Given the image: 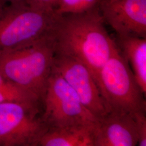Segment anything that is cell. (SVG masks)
Instances as JSON below:
<instances>
[{"label": "cell", "mask_w": 146, "mask_h": 146, "mask_svg": "<svg viewBox=\"0 0 146 146\" xmlns=\"http://www.w3.org/2000/svg\"><path fill=\"white\" fill-rule=\"evenodd\" d=\"M104 23L98 6L82 13L58 15L52 34L55 54L82 63L96 83L101 69L117 47Z\"/></svg>", "instance_id": "obj_1"}, {"label": "cell", "mask_w": 146, "mask_h": 146, "mask_svg": "<svg viewBox=\"0 0 146 146\" xmlns=\"http://www.w3.org/2000/svg\"><path fill=\"white\" fill-rule=\"evenodd\" d=\"M55 54L52 35L26 47L0 52V74L42 103Z\"/></svg>", "instance_id": "obj_2"}, {"label": "cell", "mask_w": 146, "mask_h": 146, "mask_svg": "<svg viewBox=\"0 0 146 146\" xmlns=\"http://www.w3.org/2000/svg\"><path fill=\"white\" fill-rule=\"evenodd\" d=\"M54 9L28 5L26 1L0 14V52L26 47L50 36L58 19Z\"/></svg>", "instance_id": "obj_3"}, {"label": "cell", "mask_w": 146, "mask_h": 146, "mask_svg": "<svg viewBox=\"0 0 146 146\" xmlns=\"http://www.w3.org/2000/svg\"><path fill=\"white\" fill-rule=\"evenodd\" d=\"M97 84L107 112H146L145 95L117 45L101 69Z\"/></svg>", "instance_id": "obj_4"}, {"label": "cell", "mask_w": 146, "mask_h": 146, "mask_svg": "<svg viewBox=\"0 0 146 146\" xmlns=\"http://www.w3.org/2000/svg\"><path fill=\"white\" fill-rule=\"evenodd\" d=\"M42 117L47 128L95 123L99 120L53 67L42 99Z\"/></svg>", "instance_id": "obj_5"}, {"label": "cell", "mask_w": 146, "mask_h": 146, "mask_svg": "<svg viewBox=\"0 0 146 146\" xmlns=\"http://www.w3.org/2000/svg\"><path fill=\"white\" fill-rule=\"evenodd\" d=\"M47 129L41 107L16 101L0 103V146H36Z\"/></svg>", "instance_id": "obj_6"}, {"label": "cell", "mask_w": 146, "mask_h": 146, "mask_svg": "<svg viewBox=\"0 0 146 146\" xmlns=\"http://www.w3.org/2000/svg\"><path fill=\"white\" fill-rule=\"evenodd\" d=\"M52 67L74 90L84 106L98 120L108 113L99 87L86 66L72 58L55 54Z\"/></svg>", "instance_id": "obj_7"}, {"label": "cell", "mask_w": 146, "mask_h": 146, "mask_svg": "<svg viewBox=\"0 0 146 146\" xmlns=\"http://www.w3.org/2000/svg\"><path fill=\"white\" fill-rule=\"evenodd\" d=\"M98 7L117 36L146 38V0H99Z\"/></svg>", "instance_id": "obj_8"}, {"label": "cell", "mask_w": 146, "mask_h": 146, "mask_svg": "<svg viewBox=\"0 0 146 146\" xmlns=\"http://www.w3.org/2000/svg\"><path fill=\"white\" fill-rule=\"evenodd\" d=\"M139 137L134 115L108 112L98 120L94 146H137Z\"/></svg>", "instance_id": "obj_9"}, {"label": "cell", "mask_w": 146, "mask_h": 146, "mask_svg": "<svg viewBox=\"0 0 146 146\" xmlns=\"http://www.w3.org/2000/svg\"><path fill=\"white\" fill-rule=\"evenodd\" d=\"M97 123L47 128L36 146H94Z\"/></svg>", "instance_id": "obj_10"}, {"label": "cell", "mask_w": 146, "mask_h": 146, "mask_svg": "<svg viewBox=\"0 0 146 146\" xmlns=\"http://www.w3.org/2000/svg\"><path fill=\"white\" fill-rule=\"evenodd\" d=\"M143 93L146 94V38L117 36L116 41Z\"/></svg>", "instance_id": "obj_11"}, {"label": "cell", "mask_w": 146, "mask_h": 146, "mask_svg": "<svg viewBox=\"0 0 146 146\" xmlns=\"http://www.w3.org/2000/svg\"><path fill=\"white\" fill-rule=\"evenodd\" d=\"M16 101L42 108V103L35 95L20 88L0 74V103Z\"/></svg>", "instance_id": "obj_12"}, {"label": "cell", "mask_w": 146, "mask_h": 146, "mask_svg": "<svg viewBox=\"0 0 146 146\" xmlns=\"http://www.w3.org/2000/svg\"><path fill=\"white\" fill-rule=\"evenodd\" d=\"M99 0H57L54 11L58 15L80 14L98 6Z\"/></svg>", "instance_id": "obj_13"}, {"label": "cell", "mask_w": 146, "mask_h": 146, "mask_svg": "<svg viewBox=\"0 0 146 146\" xmlns=\"http://www.w3.org/2000/svg\"><path fill=\"white\" fill-rule=\"evenodd\" d=\"M139 137L137 146H146V112L139 111L134 114Z\"/></svg>", "instance_id": "obj_14"}, {"label": "cell", "mask_w": 146, "mask_h": 146, "mask_svg": "<svg viewBox=\"0 0 146 146\" xmlns=\"http://www.w3.org/2000/svg\"><path fill=\"white\" fill-rule=\"evenodd\" d=\"M29 5L45 9H54V0H26Z\"/></svg>", "instance_id": "obj_15"}, {"label": "cell", "mask_w": 146, "mask_h": 146, "mask_svg": "<svg viewBox=\"0 0 146 146\" xmlns=\"http://www.w3.org/2000/svg\"><path fill=\"white\" fill-rule=\"evenodd\" d=\"M7 1H9L11 3V4H16V3L23 2L25 1L26 0H7Z\"/></svg>", "instance_id": "obj_16"}, {"label": "cell", "mask_w": 146, "mask_h": 146, "mask_svg": "<svg viewBox=\"0 0 146 146\" xmlns=\"http://www.w3.org/2000/svg\"><path fill=\"white\" fill-rule=\"evenodd\" d=\"M5 0H0V6L2 4V3L5 1Z\"/></svg>", "instance_id": "obj_17"}, {"label": "cell", "mask_w": 146, "mask_h": 146, "mask_svg": "<svg viewBox=\"0 0 146 146\" xmlns=\"http://www.w3.org/2000/svg\"><path fill=\"white\" fill-rule=\"evenodd\" d=\"M56 1H57V0H54V5H55V3H56Z\"/></svg>", "instance_id": "obj_18"}]
</instances>
